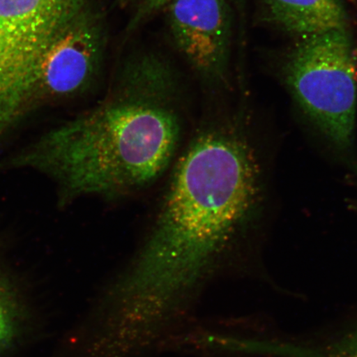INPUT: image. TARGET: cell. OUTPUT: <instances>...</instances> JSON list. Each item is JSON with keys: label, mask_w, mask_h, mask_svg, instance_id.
I'll return each mask as SVG.
<instances>
[{"label": "cell", "mask_w": 357, "mask_h": 357, "mask_svg": "<svg viewBox=\"0 0 357 357\" xmlns=\"http://www.w3.org/2000/svg\"><path fill=\"white\" fill-rule=\"evenodd\" d=\"M131 7V28L136 26L156 12L166 8L173 0H125Z\"/></svg>", "instance_id": "obj_11"}, {"label": "cell", "mask_w": 357, "mask_h": 357, "mask_svg": "<svg viewBox=\"0 0 357 357\" xmlns=\"http://www.w3.org/2000/svg\"><path fill=\"white\" fill-rule=\"evenodd\" d=\"M17 306L15 294L0 276V351L15 337L17 328Z\"/></svg>", "instance_id": "obj_10"}, {"label": "cell", "mask_w": 357, "mask_h": 357, "mask_svg": "<svg viewBox=\"0 0 357 357\" xmlns=\"http://www.w3.org/2000/svg\"><path fill=\"white\" fill-rule=\"evenodd\" d=\"M288 357H357V327L327 345L309 347L289 344Z\"/></svg>", "instance_id": "obj_9"}, {"label": "cell", "mask_w": 357, "mask_h": 357, "mask_svg": "<svg viewBox=\"0 0 357 357\" xmlns=\"http://www.w3.org/2000/svg\"><path fill=\"white\" fill-rule=\"evenodd\" d=\"M348 29L298 38L285 58L284 79L303 113L338 153L354 147L357 84Z\"/></svg>", "instance_id": "obj_3"}, {"label": "cell", "mask_w": 357, "mask_h": 357, "mask_svg": "<svg viewBox=\"0 0 357 357\" xmlns=\"http://www.w3.org/2000/svg\"><path fill=\"white\" fill-rule=\"evenodd\" d=\"M86 0H0V32L37 61L64 22Z\"/></svg>", "instance_id": "obj_6"}, {"label": "cell", "mask_w": 357, "mask_h": 357, "mask_svg": "<svg viewBox=\"0 0 357 357\" xmlns=\"http://www.w3.org/2000/svg\"><path fill=\"white\" fill-rule=\"evenodd\" d=\"M108 35L105 13L86 0L53 36L34 67L37 105L82 95L95 86L104 67Z\"/></svg>", "instance_id": "obj_4"}, {"label": "cell", "mask_w": 357, "mask_h": 357, "mask_svg": "<svg viewBox=\"0 0 357 357\" xmlns=\"http://www.w3.org/2000/svg\"><path fill=\"white\" fill-rule=\"evenodd\" d=\"M231 0H173L167 24L174 46L205 84L227 82L233 36Z\"/></svg>", "instance_id": "obj_5"}, {"label": "cell", "mask_w": 357, "mask_h": 357, "mask_svg": "<svg viewBox=\"0 0 357 357\" xmlns=\"http://www.w3.org/2000/svg\"><path fill=\"white\" fill-rule=\"evenodd\" d=\"M262 199L260 164L239 129L199 134L178 163L153 233L112 289L114 337L153 332L248 229Z\"/></svg>", "instance_id": "obj_1"}, {"label": "cell", "mask_w": 357, "mask_h": 357, "mask_svg": "<svg viewBox=\"0 0 357 357\" xmlns=\"http://www.w3.org/2000/svg\"><path fill=\"white\" fill-rule=\"evenodd\" d=\"M257 1L270 24L298 38L349 26V17L342 0Z\"/></svg>", "instance_id": "obj_8"}, {"label": "cell", "mask_w": 357, "mask_h": 357, "mask_svg": "<svg viewBox=\"0 0 357 357\" xmlns=\"http://www.w3.org/2000/svg\"><path fill=\"white\" fill-rule=\"evenodd\" d=\"M181 84L166 56L151 49L133 52L120 65L105 100L45 133L6 166L52 178L66 202L144 188L175 155L181 123L174 102Z\"/></svg>", "instance_id": "obj_2"}, {"label": "cell", "mask_w": 357, "mask_h": 357, "mask_svg": "<svg viewBox=\"0 0 357 357\" xmlns=\"http://www.w3.org/2000/svg\"><path fill=\"white\" fill-rule=\"evenodd\" d=\"M36 64L37 61L0 32V141L37 107L33 88Z\"/></svg>", "instance_id": "obj_7"}]
</instances>
